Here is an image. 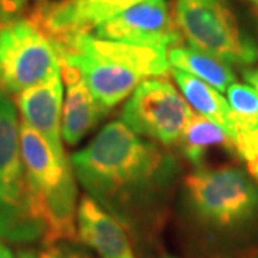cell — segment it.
I'll list each match as a JSON object with an SVG mask.
<instances>
[{
  "label": "cell",
  "instance_id": "1",
  "mask_svg": "<svg viewBox=\"0 0 258 258\" xmlns=\"http://www.w3.org/2000/svg\"><path fill=\"white\" fill-rule=\"evenodd\" d=\"M71 165L88 195L135 240H149L157 232L179 171L172 154L141 138L125 123L111 122L88 147L75 152Z\"/></svg>",
  "mask_w": 258,
  "mask_h": 258
},
{
  "label": "cell",
  "instance_id": "2",
  "mask_svg": "<svg viewBox=\"0 0 258 258\" xmlns=\"http://www.w3.org/2000/svg\"><path fill=\"white\" fill-rule=\"evenodd\" d=\"M184 214L189 230L212 240L240 230L258 214V189L238 168H203L185 176Z\"/></svg>",
  "mask_w": 258,
  "mask_h": 258
},
{
  "label": "cell",
  "instance_id": "3",
  "mask_svg": "<svg viewBox=\"0 0 258 258\" xmlns=\"http://www.w3.org/2000/svg\"><path fill=\"white\" fill-rule=\"evenodd\" d=\"M20 154L46 227L42 245L75 242L78 189L69 161L57 157L46 139L23 119L20 122Z\"/></svg>",
  "mask_w": 258,
  "mask_h": 258
},
{
  "label": "cell",
  "instance_id": "4",
  "mask_svg": "<svg viewBox=\"0 0 258 258\" xmlns=\"http://www.w3.org/2000/svg\"><path fill=\"white\" fill-rule=\"evenodd\" d=\"M45 221L20 154L16 103L0 89V238L15 244L43 240Z\"/></svg>",
  "mask_w": 258,
  "mask_h": 258
},
{
  "label": "cell",
  "instance_id": "5",
  "mask_svg": "<svg viewBox=\"0 0 258 258\" xmlns=\"http://www.w3.org/2000/svg\"><path fill=\"white\" fill-rule=\"evenodd\" d=\"M175 22L189 46L228 64H252L258 47L237 22L227 0H176Z\"/></svg>",
  "mask_w": 258,
  "mask_h": 258
},
{
  "label": "cell",
  "instance_id": "6",
  "mask_svg": "<svg viewBox=\"0 0 258 258\" xmlns=\"http://www.w3.org/2000/svg\"><path fill=\"white\" fill-rule=\"evenodd\" d=\"M57 74L55 45L28 19L0 29V89L18 95Z\"/></svg>",
  "mask_w": 258,
  "mask_h": 258
},
{
  "label": "cell",
  "instance_id": "7",
  "mask_svg": "<svg viewBox=\"0 0 258 258\" xmlns=\"http://www.w3.org/2000/svg\"><path fill=\"white\" fill-rule=\"evenodd\" d=\"M192 115L188 103L166 79H148L132 92L120 120L137 135L172 145L182 137Z\"/></svg>",
  "mask_w": 258,
  "mask_h": 258
},
{
  "label": "cell",
  "instance_id": "8",
  "mask_svg": "<svg viewBox=\"0 0 258 258\" xmlns=\"http://www.w3.org/2000/svg\"><path fill=\"white\" fill-rule=\"evenodd\" d=\"M141 2L144 0H35L26 19L60 50L75 37L91 33Z\"/></svg>",
  "mask_w": 258,
  "mask_h": 258
},
{
  "label": "cell",
  "instance_id": "9",
  "mask_svg": "<svg viewBox=\"0 0 258 258\" xmlns=\"http://www.w3.org/2000/svg\"><path fill=\"white\" fill-rule=\"evenodd\" d=\"M93 36L166 50L169 46H179L182 39L166 0L137 3L99 25Z\"/></svg>",
  "mask_w": 258,
  "mask_h": 258
},
{
  "label": "cell",
  "instance_id": "10",
  "mask_svg": "<svg viewBox=\"0 0 258 258\" xmlns=\"http://www.w3.org/2000/svg\"><path fill=\"white\" fill-rule=\"evenodd\" d=\"M78 237L99 258H137L126 228L91 195L78 204Z\"/></svg>",
  "mask_w": 258,
  "mask_h": 258
},
{
  "label": "cell",
  "instance_id": "11",
  "mask_svg": "<svg viewBox=\"0 0 258 258\" xmlns=\"http://www.w3.org/2000/svg\"><path fill=\"white\" fill-rule=\"evenodd\" d=\"M59 63L76 66L93 96L106 109L128 98L129 93L134 92L135 88L145 79L142 75L126 66L81 52L60 55Z\"/></svg>",
  "mask_w": 258,
  "mask_h": 258
},
{
  "label": "cell",
  "instance_id": "12",
  "mask_svg": "<svg viewBox=\"0 0 258 258\" xmlns=\"http://www.w3.org/2000/svg\"><path fill=\"white\" fill-rule=\"evenodd\" d=\"M74 52L108 59L115 63L126 66L142 75L144 78L164 76L169 72L171 64L168 60L166 49L105 40L101 37L93 36L91 33L75 37L68 46L57 50V56Z\"/></svg>",
  "mask_w": 258,
  "mask_h": 258
},
{
  "label": "cell",
  "instance_id": "13",
  "mask_svg": "<svg viewBox=\"0 0 258 258\" xmlns=\"http://www.w3.org/2000/svg\"><path fill=\"white\" fill-rule=\"evenodd\" d=\"M62 78L60 74L16 95L22 119L46 139L57 157L66 158L62 147Z\"/></svg>",
  "mask_w": 258,
  "mask_h": 258
},
{
  "label": "cell",
  "instance_id": "14",
  "mask_svg": "<svg viewBox=\"0 0 258 258\" xmlns=\"http://www.w3.org/2000/svg\"><path fill=\"white\" fill-rule=\"evenodd\" d=\"M68 92L62 109V138L76 145L103 118L106 108L98 102L82 75L64 82Z\"/></svg>",
  "mask_w": 258,
  "mask_h": 258
},
{
  "label": "cell",
  "instance_id": "15",
  "mask_svg": "<svg viewBox=\"0 0 258 258\" xmlns=\"http://www.w3.org/2000/svg\"><path fill=\"white\" fill-rule=\"evenodd\" d=\"M172 76L185 99L189 102L194 109L200 115L220 123L230 134L231 138L235 139V128L231 119L230 105L220 91L198 79L197 76L176 68L172 69Z\"/></svg>",
  "mask_w": 258,
  "mask_h": 258
},
{
  "label": "cell",
  "instance_id": "16",
  "mask_svg": "<svg viewBox=\"0 0 258 258\" xmlns=\"http://www.w3.org/2000/svg\"><path fill=\"white\" fill-rule=\"evenodd\" d=\"M168 60L174 68L197 76L220 92H227L237 79L230 64L191 46L171 47L168 50Z\"/></svg>",
  "mask_w": 258,
  "mask_h": 258
},
{
  "label": "cell",
  "instance_id": "17",
  "mask_svg": "<svg viewBox=\"0 0 258 258\" xmlns=\"http://www.w3.org/2000/svg\"><path fill=\"white\" fill-rule=\"evenodd\" d=\"M178 144L182 154L198 168L203 166L205 154L211 148L221 147L235 151V144L230 134L220 123L200 113L192 115Z\"/></svg>",
  "mask_w": 258,
  "mask_h": 258
},
{
  "label": "cell",
  "instance_id": "18",
  "mask_svg": "<svg viewBox=\"0 0 258 258\" xmlns=\"http://www.w3.org/2000/svg\"><path fill=\"white\" fill-rule=\"evenodd\" d=\"M227 95L235 137L258 131V93L255 89L249 85L235 82L228 88Z\"/></svg>",
  "mask_w": 258,
  "mask_h": 258
},
{
  "label": "cell",
  "instance_id": "19",
  "mask_svg": "<svg viewBox=\"0 0 258 258\" xmlns=\"http://www.w3.org/2000/svg\"><path fill=\"white\" fill-rule=\"evenodd\" d=\"M16 258H96L72 241L42 245L40 248H23L18 251Z\"/></svg>",
  "mask_w": 258,
  "mask_h": 258
},
{
  "label": "cell",
  "instance_id": "20",
  "mask_svg": "<svg viewBox=\"0 0 258 258\" xmlns=\"http://www.w3.org/2000/svg\"><path fill=\"white\" fill-rule=\"evenodd\" d=\"M29 3L30 0H0V29L22 19Z\"/></svg>",
  "mask_w": 258,
  "mask_h": 258
},
{
  "label": "cell",
  "instance_id": "21",
  "mask_svg": "<svg viewBox=\"0 0 258 258\" xmlns=\"http://www.w3.org/2000/svg\"><path fill=\"white\" fill-rule=\"evenodd\" d=\"M235 152L247 162L258 157V131L249 134H238L235 139Z\"/></svg>",
  "mask_w": 258,
  "mask_h": 258
},
{
  "label": "cell",
  "instance_id": "22",
  "mask_svg": "<svg viewBox=\"0 0 258 258\" xmlns=\"http://www.w3.org/2000/svg\"><path fill=\"white\" fill-rule=\"evenodd\" d=\"M244 79L258 93V69H245L244 71Z\"/></svg>",
  "mask_w": 258,
  "mask_h": 258
},
{
  "label": "cell",
  "instance_id": "23",
  "mask_svg": "<svg viewBox=\"0 0 258 258\" xmlns=\"http://www.w3.org/2000/svg\"><path fill=\"white\" fill-rule=\"evenodd\" d=\"M247 165H248L249 174H251V175L254 176V178L258 181V157L255 158V159H252V161L247 162Z\"/></svg>",
  "mask_w": 258,
  "mask_h": 258
},
{
  "label": "cell",
  "instance_id": "24",
  "mask_svg": "<svg viewBox=\"0 0 258 258\" xmlns=\"http://www.w3.org/2000/svg\"><path fill=\"white\" fill-rule=\"evenodd\" d=\"M0 258H16V257L13 255L12 249H10L8 245H5L3 242H0Z\"/></svg>",
  "mask_w": 258,
  "mask_h": 258
},
{
  "label": "cell",
  "instance_id": "25",
  "mask_svg": "<svg viewBox=\"0 0 258 258\" xmlns=\"http://www.w3.org/2000/svg\"><path fill=\"white\" fill-rule=\"evenodd\" d=\"M248 2L249 3H252V5H254V6L258 9V0H248Z\"/></svg>",
  "mask_w": 258,
  "mask_h": 258
},
{
  "label": "cell",
  "instance_id": "26",
  "mask_svg": "<svg viewBox=\"0 0 258 258\" xmlns=\"http://www.w3.org/2000/svg\"><path fill=\"white\" fill-rule=\"evenodd\" d=\"M166 258H172V257H166Z\"/></svg>",
  "mask_w": 258,
  "mask_h": 258
}]
</instances>
